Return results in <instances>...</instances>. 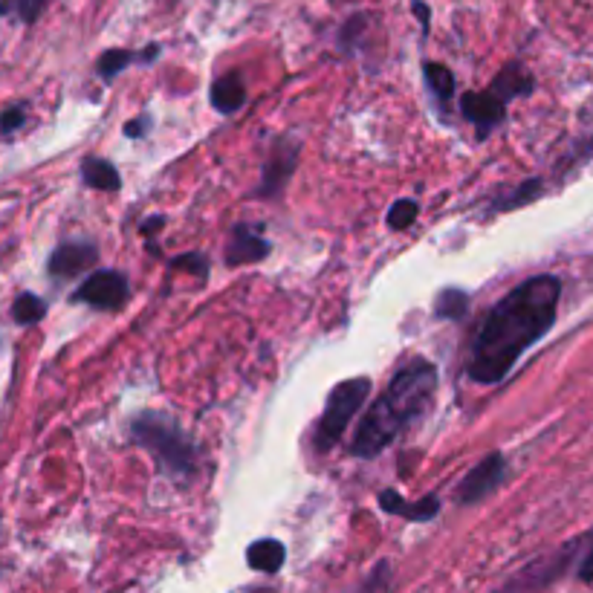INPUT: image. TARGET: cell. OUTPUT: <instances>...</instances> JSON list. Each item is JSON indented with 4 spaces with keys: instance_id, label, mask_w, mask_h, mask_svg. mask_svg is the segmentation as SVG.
<instances>
[{
    "instance_id": "6",
    "label": "cell",
    "mask_w": 593,
    "mask_h": 593,
    "mask_svg": "<svg viewBox=\"0 0 593 593\" xmlns=\"http://www.w3.org/2000/svg\"><path fill=\"white\" fill-rule=\"evenodd\" d=\"M504 478H507V460H504L501 452H492L478 466H472L466 472V478L460 481L455 498H458V504H463V507H472V504L489 498L498 486L504 484Z\"/></svg>"
},
{
    "instance_id": "30",
    "label": "cell",
    "mask_w": 593,
    "mask_h": 593,
    "mask_svg": "<svg viewBox=\"0 0 593 593\" xmlns=\"http://www.w3.org/2000/svg\"><path fill=\"white\" fill-rule=\"evenodd\" d=\"M15 6V0H0V12H9Z\"/></svg>"
},
{
    "instance_id": "5",
    "label": "cell",
    "mask_w": 593,
    "mask_h": 593,
    "mask_svg": "<svg viewBox=\"0 0 593 593\" xmlns=\"http://www.w3.org/2000/svg\"><path fill=\"white\" fill-rule=\"evenodd\" d=\"M582 553V539L567 541L565 547L544 553L539 559L527 562L521 570H515L510 579H504L492 593H539L550 588L553 582H559L565 576L570 565L579 559Z\"/></svg>"
},
{
    "instance_id": "12",
    "label": "cell",
    "mask_w": 593,
    "mask_h": 593,
    "mask_svg": "<svg viewBox=\"0 0 593 593\" xmlns=\"http://www.w3.org/2000/svg\"><path fill=\"white\" fill-rule=\"evenodd\" d=\"M379 507H382L385 513L403 515L408 521H429V518H434V515L440 513V501H437L434 495H426V498L408 504V501H403L394 489L379 492Z\"/></svg>"
},
{
    "instance_id": "29",
    "label": "cell",
    "mask_w": 593,
    "mask_h": 593,
    "mask_svg": "<svg viewBox=\"0 0 593 593\" xmlns=\"http://www.w3.org/2000/svg\"><path fill=\"white\" fill-rule=\"evenodd\" d=\"M411 6H414V15L420 18V24H423V29H429V6H426L423 0H414Z\"/></svg>"
},
{
    "instance_id": "7",
    "label": "cell",
    "mask_w": 593,
    "mask_h": 593,
    "mask_svg": "<svg viewBox=\"0 0 593 593\" xmlns=\"http://www.w3.org/2000/svg\"><path fill=\"white\" fill-rule=\"evenodd\" d=\"M131 296V284L122 272L116 270H99L93 272L79 290H76V301L90 304L96 310H119Z\"/></svg>"
},
{
    "instance_id": "21",
    "label": "cell",
    "mask_w": 593,
    "mask_h": 593,
    "mask_svg": "<svg viewBox=\"0 0 593 593\" xmlns=\"http://www.w3.org/2000/svg\"><path fill=\"white\" fill-rule=\"evenodd\" d=\"M388 582H391V565H388V562H379V565L365 576V582H359V585L351 588L348 593H385L388 591Z\"/></svg>"
},
{
    "instance_id": "10",
    "label": "cell",
    "mask_w": 593,
    "mask_h": 593,
    "mask_svg": "<svg viewBox=\"0 0 593 593\" xmlns=\"http://www.w3.org/2000/svg\"><path fill=\"white\" fill-rule=\"evenodd\" d=\"M460 110H463V116L478 128V134L486 136L489 131H495V128L504 122L507 105L498 102V99L486 90V93H466V96L460 99Z\"/></svg>"
},
{
    "instance_id": "9",
    "label": "cell",
    "mask_w": 593,
    "mask_h": 593,
    "mask_svg": "<svg viewBox=\"0 0 593 593\" xmlns=\"http://www.w3.org/2000/svg\"><path fill=\"white\" fill-rule=\"evenodd\" d=\"M99 252L96 246L87 241H67L61 243L50 258V272L55 278H76L81 272H87L96 264Z\"/></svg>"
},
{
    "instance_id": "22",
    "label": "cell",
    "mask_w": 593,
    "mask_h": 593,
    "mask_svg": "<svg viewBox=\"0 0 593 593\" xmlns=\"http://www.w3.org/2000/svg\"><path fill=\"white\" fill-rule=\"evenodd\" d=\"M417 215H420V206L414 200H397L391 206V212H388V226L391 229H405V226H411L417 220Z\"/></svg>"
},
{
    "instance_id": "25",
    "label": "cell",
    "mask_w": 593,
    "mask_h": 593,
    "mask_svg": "<svg viewBox=\"0 0 593 593\" xmlns=\"http://www.w3.org/2000/svg\"><path fill=\"white\" fill-rule=\"evenodd\" d=\"M53 0H15V12L21 15L24 24H35L41 18V12L50 6Z\"/></svg>"
},
{
    "instance_id": "1",
    "label": "cell",
    "mask_w": 593,
    "mask_h": 593,
    "mask_svg": "<svg viewBox=\"0 0 593 593\" xmlns=\"http://www.w3.org/2000/svg\"><path fill=\"white\" fill-rule=\"evenodd\" d=\"M562 281L550 272L521 281L501 298L481 324L472 353L469 377L481 385H495L515 368V362L550 333L559 313Z\"/></svg>"
},
{
    "instance_id": "18",
    "label": "cell",
    "mask_w": 593,
    "mask_h": 593,
    "mask_svg": "<svg viewBox=\"0 0 593 593\" xmlns=\"http://www.w3.org/2000/svg\"><path fill=\"white\" fill-rule=\"evenodd\" d=\"M423 73H426V81H429V87H432V93L440 99V102H449L452 96H455V76H452V70L449 67H443V64H426L423 67Z\"/></svg>"
},
{
    "instance_id": "11",
    "label": "cell",
    "mask_w": 593,
    "mask_h": 593,
    "mask_svg": "<svg viewBox=\"0 0 593 593\" xmlns=\"http://www.w3.org/2000/svg\"><path fill=\"white\" fill-rule=\"evenodd\" d=\"M270 255V241L261 238L255 229L249 226H235L232 229V238L226 246V264L229 267H241V264H255V261H264Z\"/></svg>"
},
{
    "instance_id": "14",
    "label": "cell",
    "mask_w": 593,
    "mask_h": 593,
    "mask_svg": "<svg viewBox=\"0 0 593 593\" xmlns=\"http://www.w3.org/2000/svg\"><path fill=\"white\" fill-rule=\"evenodd\" d=\"M287 559V547L278 539H258L246 550V565L258 573H278Z\"/></svg>"
},
{
    "instance_id": "24",
    "label": "cell",
    "mask_w": 593,
    "mask_h": 593,
    "mask_svg": "<svg viewBox=\"0 0 593 593\" xmlns=\"http://www.w3.org/2000/svg\"><path fill=\"white\" fill-rule=\"evenodd\" d=\"M579 582L593 588V530L588 536H582V553H579V567H576Z\"/></svg>"
},
{
    "instance_id": "17",
    "label": "cell",
    "mask_w": 593,
    "mask_h": 593,
    "mask_svg": "<svg viewBox=\"0 0 593 593\" xmlns=\"http://www.w3.org/2000/svg\"><path fill=\"white\" fill-rule=\"evenodd\" d=\"M469 313V296L463 290H443L437 304H434V316L437 319H452L458 322Z\"/></svg>"
},
{
    "instance_id": "3",
    "label": "cell",
    "mask_w": 593,
    "mask_h": 593,
    "mask_svg": "<svg viewBox=\"0 0 593 593\" xmlns=\"http://www.w3.org/2000/svg\"><path fill=\"white\" fill-rule=\"evenodd\" d=\"M131 434L142 449H148L157 458L165 475L189 478L194 472L197 449L174 417H168L162 411H142L131 426Z\"/></svg>"
},
{
    "instance_id": "8",
    "label": "cell",
    "mask_w": 593,
    "mask_h": 593,
    "mask_svg": "<svg viewBox=\"0 0 593 593\" xmlns=\"http://www.w3.org/2000/svg\"><path fill=\"white\" fill-rule=\"evenodd\" d=\"M296 157H298V142L293 139H278L272 148L270 160L264 165V177H261V197H272L287 186V180L296 171Z\"/></svg>"
},
{
    "instance_id": "19",
    "label": "cell",
    "mask_w": 593,
    "mask_h": 593,
    "mask_svg": "<svg viewBox=\"0 0 593 593\" xmlns=\"http://www.w3.org/2000/svg\"><path fill=\"white\" fill-rule=\"evenodd\" d=\"M139 55L131 53V50H108V53L99 58V64H96V70H99V76L105 81L116 79L125 67H131Z\"/></svg>"
},
{
    "instance_id": "13",
    "label": "cell",
    "mask_w": 593,
    "mask_h": 593,
    "mask_svg": "<svg viewBox=\"0 0 593 593\" xmlns=\"http://www.w3.org/2000/svg\"><path fill=\"white\" fill-rule=\"evenodd\" d=\"M533 90V76L521 67V64H507L495 81L489 84V93L498 99V102H513L518 96H527Z\"/></svg>"
},
{
    "instance_id": "15",
    "label": "cell",
    "mask_w": 593,
    "mask_h": 593,
    "mask_svg": "<svg viewBox=\"0 0 593 593\" xmlns=\"http://www.w3.org/2000/svg\"><path fill=\"white\" fill-rule=\"evenodd\" d=\"M243 102H246V84L241 73H226L212 84V105L220 113H235L243 108Z\"/></svg>"
},
{
    "instance_id": "20",
    "label": "cell",
    "mask_w": 593,
    "mask_h": 593,
    "mask_svg": "<svg viewBox=\"0 0 593 593\" xmlns=\"http://www.w3.org/2000/svg\"><path fill=\"white\" fill-rule=\"evenodd\" d=\"M44 313H47V304H44L38 296H32V293L18 296L15 307H12V316H15V322L18 324L41 322V319H44Z\"/></svg>"
},
{
    "instance_id": "4",
    "label": "cell",
    "mask_w": 593,
    "mask_h": 593,
    "mask_svg": "<svg viewBox=\"0 0 593 593\" xmlns=\"http://www.w3.org/2000/svg\"><path fill=\"white\" fill-rule=\"evenodd\" d=\"M368 394H371V379L368 377L345 379L330 391L322 420H319V429H316V449L319 452H330L342 440V434L351 426L353 417L359 414V408L365 405Z\"/></svg>"
},
{
    "instance_id": "26",
    "label": "cell",
    "mask_w": 593,
    "mask_h": 593,
    "mask_svg": "<svg viewBox=\"0 0 593 593\" xmlns=\"http://www.w3.org/2000/svg\"><path fill=\"white\" fill-rule=\"evenodd\" d=\"M24 122H27V108H24V105H15V108L3 110V113H0V134H12V131H18Z\"/></svg>"
},
{
    "instance_id": "23",
    "label": "cell",
    "mask_w": 593,
    "mask_h": 593,
    "mask_svg": "<svg viewBox=\"0 0 593 593\" xmlns=\"http://www.w3.org/2000/svg\"><path fill=\"white\" fill-rule=\"evenodd\" d=\"M539 194H541L539 180H527V183H524V186H518L510 197H504L495 209H515V206H521V203H530V200H533V197H539Z\"/></svg>"
},
{
    "instance_id": "31",
    "label": "cell",
    "mask_w": 593,
    "mask_h": 593,
    "mask_svg": "<svg viewBox=\"0 0 593 593\" xmlns=\"http://www.w3.org/2000/svg\"><path fill=\"white\" fill-rule=\"evenodd\" d=\"M238 593H272L267 588H249V591H238Z\"/></svg>"
},
{
    "instance_id": "27",
    "label": "cell",
    "mask_w": 593,
    "mask_h": 593,
    "mask_svg": "<svg viewBox=\"0 0 593 593\" xmlns=\"http://www.w3.org/2000/svg\"><path fill=\"white\" fill-rule=\"evenodd\" d=\"M174 267H180V270H191L194 275H206V258H203L200 252H191V255H186V258L174 261Z\"/></svg>"
},
{
    "instance_id": "28",
    "label": "cell",
    "mask_w": 593,
    "mask_h": 593,
    "mask_svg": "<svg viewBox=\"0 0 593 593\" xmlns=\"http://www.w3.org/2000/svg\"><path fill=\"white\" fill-rule=\"evenodd\" d=\"M148 131H151V116H139V119L125 125V134L134 136V139H142Z\"/></svg>"
},
{
    "instance_id": "2",
    "label": "cell",
    "mask_w": 593,
    "mask_h": 593,
    "mask_svg": "<svg viewBox=\"0 0 593 593\" xmlns=\"http://www.w3.org/2000/svg\"><path fill=\"white\" fill-rule=\"evenodd\" d=\"M437 388V368L434 362L414 356L388 382L382 397L365 411L356 437L351 443V455L356 458H377L382 449H388L405 426H411L434 400Z\"/></svg>"
},
{
    "instance_id": "16",
    "label": "cell",
    "mask_w": 593,
    "mask_h": 593,
    "mask_svg": "<svg viewBox=\"0 0 593 593\" xmlns=\"http://www.w3.org/2000/svg\"><path fill=\"white\" fill-rule=\"evenodd\" d=\"M81 177H84V183L90 189L99 191H119V186H122L119 171L108 160H102V157H87V160L81 162Z\"/></svg>"
}]
</instances>
